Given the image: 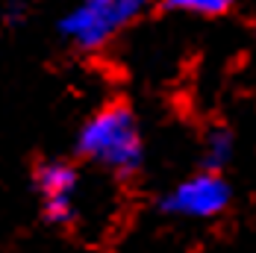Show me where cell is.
Here are the masks:
<instances>
[{"instance_id": "cell-7", "label": "cell", "mask_w": 256, "mask_h": 253, "mask_svg": "<svg viewBox=\"0 0 256 253\" xmlns=\"http://www.w3.org/2000/svg\"><path fill=\"white\" fill-rule=\"evenodd\" d=\"M21 21H24V3L21 0L6 3V24H21Z\"/></svg>"}, {"instance_id": "cell-5", "label": "cell", "mask_w": 256, "mask_h": 253, "mask_svg": "<svg viewBox=\"0 0 256 253\" xmlns=\"http://www.w3.org/2000/svg\"><path fill=\"white\" fill-rule=\"evenodd\" d=\"M232 153H236V136L227 126H212L204 136V153H200V162H204L206 171H224L232 162Z\"/></svg>"}, {"instance_id": "cell-6", "label": "cell", "mask_w": 256, "mask_h": 253, "mask_svg": "<svg viewBox=\"0 0 256 253\" xmlns=\"http://www.w3.org/2000/svg\"><path fill=\"white\" fill-rule=\"evenodd\" d=\"M171 9L186 12V15H200V18H218V15H227L236 0H165Z\"/></svg>"}, {"instance_id": "cell-1", "label": "cell", "mask_w": 256, "mask_h": 253, "mask_svg": "<svg viewBox=\"0 0 256 253\" xmlns=\"http://www.w3.org/2000/svg\"><path fill=\"white\" fill-rule=\"evenodd\" d=\"M77 153L115 177H132L144 162V136L127 103H106L77 132Z\"/></svg>"}, {"instance_id": "cell-3", "label": "cell", "mask_w": 256, "mask_h": 253, "mask_svg": "<svg viewBox=\"0 0 256 253\" xmlns=\"http://www.w3.org/2000/svg\"><path fill=\"white\" fill-rule=\"evenodd\" d=\"M232 200L230 182L221 177V171H206L200 168L198 174L180 180L177 186H171L159 209L171 218H186V221H209L227 212V206Z\"/></svg>"}, {"instance_id": "cell-2", "label": "cell", "mask_w": 256, "mask_h": 253, "mask_svg": "<svg viewBox=\"0 0 256 253\" xmlns=\"http://www.w3.org/2000/svg\"><path fill=\"white\" fill-rule=\"evenodd\" d=\"M150 0H80L59 21V32L80 50H98L130 26Z\"/></svg>"}, {"instance_id": "cell-4", "label": "cell", "mask_w": 256, "mask_h": 253, "mask_svg": "<svg viewBox=\"0 0 256 253\" xmlns=\"http://www.w3.org/2000/svg\"><path fill=\"white\" fill-rule=\"evenodd\" d=\"M36 194L42 200V215L56 227H65L77 218V192L80 174L71 162L50 159L36 168Z\"/></svg>"}]
</instances>
